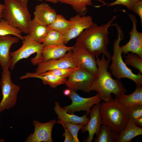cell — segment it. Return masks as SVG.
I'll return each mask as SVG.
<instances>
[{"label": "cell", "mask_w": 142, "mask_h": 142, "mask_svg": "<svg viewBox=\"0 0 142 142\" xmlns=\"http://www.w3.org/2000/svg\"><path fill=\"white\" fill-rule=\"evenodd\" d=\"M74 47H68L63 44L44 46L41 52L42 62L62 58Z\"/></svg>", "instance_id": "cell-18"}, {"label": "cell", "mask_w": 142, "mask_h": 142, "mask_svg": "<svg viewBox=\"0 0 142 142\" xmlns=\"http://www.w3.org/2000/svg\"><path fill=\"white\" fill-rule=\"evenodd\" d=\"M19 39L11 35L0 36V65L2 69H9L11 48L13 44L17 43Z\"/></svg>", "instance_id": "cell-17"}, {"label": "cell", "mask_w": 142, "mask_h": 142, "mask_svg": "<svg viewBox=\"0 0 142 142\" xmlns=\"http://www.w3.org/2000/svg\"><path fill=\"white\" fill-rule=\"evenodd\" d=\"M62 125L64 130V132L63 134V136L64 137V142H72L73 138L71 133L68 130L64 125V123L59 122L58 123Z\"/></svg>", "instance_id": "cell-35"}, {"label": "cell", "mask_w": 142, "mask_h": 142, "mask_svg": "<svg viewBox=\"0 0 142 142\" xmlns=\"http://www.w3.org/2000/svg\"><path fill=\"white\" fill-rule=\"evenodd\" d=\"M102 124H105L119 134L128 121L126 109L115 98L103 102L100 106Z\"/></svg>", "instance_id": "cell-4"}, {"label": "cell", "mask_w": 142, "mask_h": 142, "mask_svg": "<svg viewBox=\"0 0 142 142\" xmlns=\"http://www.w3.org/2000/svg\"><path fill=\"white\" fill-rule=\"evenodd\" d=\"M105 5L106 0H96ZM59 2L70 5L75 11L82 16L85 15L87 12V6L93 5L92 0H58Z\"/></svg>", "instance_id": "cell-24"}, {"label": "cell", "mask_w": 142, "mask_h": 142, "mask_svg": "<svg viewBox=\"0 0 142 142\" xmlns=\"http://www.w3.org/2000/svg\"><path fill=\"white\" fill-rule=\"evenodd\" d=\"M22 45L18 49L10 52V60L9 69L13 70L16 63L20 60L27 58L36 53V55L31 59L33 65L42 62L41 52L44 45L31 39L28 35L23 36Z\"/></svg>", "instance_id": "cell-6"}, {"label": "cell", "mask_w": 142, "mask_h": 142, "mask_svg": "<svg viewBox=\"0 0 142 142\" xmlns=\"http://www.w3.org/2000/svg\"><path fill=\"white\" fill-rule=\"evenodd\" d=\"M98 71L95 75L91 88V91L97 92L102 100L104 102L109 101L113 98L111 94H114L118 99L127 92L126 89L120 80L114 79L111 74L108 70L110 60H106L103 54L100 59L95 56Z\"/></svg>", "instance_id": "cell-2"}, {"label": "cell", "mask_w": 142, "mask_h": 142, "mask_svg": "<svg viewBox=\"0 0 142 142\" xmlns=\"http://www.w3.org/2000/svg\"><path fill=\"white\" fill-rule=\"evenodd\" d=\"M71 24L69 20L66 19L63 15L57 14L54 21L48 27L50 28L59 32L65 36L68 33Z\"/></svg>", "instance_id": "cell-26"}, {"label": "cell", "mask_w": 142, "mask_h": 142, "mask_svg": "<svg viewBox=\"0 0 142 142\" xmlns=\"http://www.w3.org/2000/svg\"><path fill=\"white\" fill-rule=\"evenodd\" d=\"M127 13L132 23L133 27L129 33V41L124 45L120 47L122 54H126L131 52L142 58V33L137 29V20L135 16Z\"/></svg>", "instance_id": "cell-11"}, {"label": "cell", "mask_w": 142, "mask_h": 142, "mask_svg": "<svg viewBox=\"0 0 142 142\" xmlns=\"http://www.w3.org/2000/svg\"><path fill=\"white\" fill-rule=\"evenodd\" d=\"M53 119L45 123L34 120L33 124L34 130L27 136L24 142H53L52 133L53 127L56 123Z\"/></svg>", "instance_id": "cell-12"}, {"label": "cell", "mask_w": 142, "mask_h": 142, "mask_svg": "<svg viewBox=\"0 0 142 142\" xmlns=\"http://www.w3.org/2000/svg\"><path fill=\"white\" fill-rule=\"evenodd\" d=\"M113 26L116 28L117 37L114 43L113 54L111 58L112 63L109 68L111 74L117 79L127 78L133 81L136 85H142V73L139 72L137 74L134 73L123 60L120 45V41L124 37L121 28L116 23L113 24Z\"/></svg>", "instance_id": "cell-3"}, {"label": "cell", "mask_w": 142, "mask_h": 142, "mask_svg": "<svg viewBox=\"0 0 142 142\" xmlns=\"http://www.w3.org/2000/svg\"><path fill=\"white\" fill-rule=\"evenodd\" d=\"M39 1H45L46 2H50L53 3L55 4L58 3V0H37Z\"/></svg>", "instance_id": "cell-38"}, {"label": "cell", "mask_w": 142, "mask_h": 142, "mask_svg": "<svg viewBox=\"0 0 142 142\" xmlns=\"http://www.w3.org/2000/svg\"><path fill=\"white\" fill-rule=\"evenodd\" d=\"M139 0H116L110 3H106L105 5L110 7L115 5H121L126 6L128 10L132 11L135 4Z\"/></svg>", "instance_id": "cell-33"}, {"label": "cell", "mask_w": 142, "mask_h": 142, "mask_svg": "<svg viewBox=\"0 0 142 142\" xmlns=\"http://www.w3.org/2000/svg\"><path fill=\"white\" fill-rule=\"evenodd\" d=\"M132 11L139 16L142 26V0H139L135 4Z\"/></svg>", "instance_id": "cell-34"}, {"label": "cell", "mask_w": 142, "mask_h": 142, "mask_svg": "<svg viewBox=\"0 0 142 142\" xmlns=\"http://www.w3.org/2000/svg\"><path fill=\"white\" fill-rule=\"evenodd\" d=\"M72 58L76 67L95 75L98 71L96 57L86 49L75 47L72 50Z\"/></svg>", "instance_id": "cell-10"}, {"label": "cell", "mask_w": 142, "mask_h": 142, "mask_svg": "<svg viewBox=\"0 0 142 142\" xmlns=\"http://www.w3.org/2000/svg\"><path fill=\"white\" fill-rule=\"evenodd\" d=\"M69 20L72 24L65 36V44L71 40L77 38L84 29L94 23L93 18L90 16H82L78 14L70 17Z\"/></svg>", "instance_id": "cell-13"}, {"label": "cell", "mask_w": 142, "mask_h": 142, "mask_svg": "<svg viewBox=\"0 0 142 142\" xmlns=\"http://www.w3.org/2000/svg\"><path fill=\"white\" fill-rule=\"evenodd\" d=\"M95 75L85 70L77 67L67 77L65 84L67 88L77 92L80 90L88 93Z\"/></svg>", "instance_id": "cell-8"}, {"label": "cell", "mask_w": 142, "mask_h": 142, "mask_svg": "<svg viewBox=\"0 0 142 142\" xmlns=\"http://www.w3.org/2000/svg\"><path fill=\"white\" fill-rule=\"evenodd\" d=\"M117 99L126 108L136 105H142L141 85H136L135 90L132 93L129 95L124 94L120 98Z\"/></svg>", "instance_id": "cell-23"}, {"label": "cell", "mask_w": 142, "mask_h": 142, "mask_svg": "<svg viewBox=\"0 0 142 142\" xmlns=\"http://www.w3.org/2000/svg\"><path fill=\"white\" fill-rule=\"evenodd\" d=\"M22 32L18 29L14 28L8 24L3 18L0 20V36L11 35L16 36L19 39H24Z\"/></svg>", "instance_id": "cell-29"}, {"label": "cell", "mask_w": 142, "mask_h": 142, "mask_svg": "<svg viewBox=\"0 0 142 142\" xmlns=\"http://www.w3.org/2000/svg\"><path fill=\"white\" fill-rule=\"evenodd\" d=\"M3 18L11 26L28 34V25L31 19L27 6L22 0H4Z\"/></svg>", "instance_id": "cell-5"}, {"label": "cell", "mask_w": 142, "mask_h": 142, "mask_svg": "<svg viewBox=\"0 0 142 142\" xmlns=\"http://www.w3.org/2000/svg\"><path fill=\"white\" fill-rule=\"evenodd\" d=\"M37 65L35 73L37 74H41L53 69L76 67L73 59L72 50L68 52L62 58L49 60Z\"/></svg>", "instance_id": "cell-15"}, {"label": "cell", "mask_w": 142, "mask_h": 142, "mask_svg": "<svg viewBox=\"0 0 142 142\" xmlns=\"http://www.w3.org/2000/svg\"><path fill=\"white\" fill-rule=\"evenodd\" d=\"M28 36L33 40L41 43L49 31V28L47 26L40 24L31 19L28 25Z\"/></svg>", "instance_id": "cell-21"}, {"label": "cell", "mask_w": 142, "mask_h": 142, "mask_svg": "<svg viewBox=\"0 0 142 142\" xmlns=\"http://www.w3.org/2000/svg\"><path fill=\"white\" fill-rule=\"evenodd\" d=\"M5 7L4 4L0 3V20L3 18V12Z\"/></svg>", "instance_id": "cell-36"}, {"label": "cell", "mask_w": 142, "mask_h": 142, "mask_svg": "<svg viewBox=\"0 0 142 142\" xmlns=\"http://www.w3.org/2000/svg\"><path fill=\"white\" fill-rule=\"evenodd\" d=\"M33 19L39 23L48 26L55 20L57 13L49 4L43 3L37 5L33 13Z\"/></svg>", "instance_id": "cell-16"}, {"label": "cell", "mask_w": 142, "mask_h": 142, "mask_svg": "<svg viewBox=\"0 0 142 142\" xmlns=\"http://www.w3.org/2000/svg\"><path fill=\"white\" fill-rule=\"evenodd\" d=\"M142 134V127L128 121L124 129L118 134L116 142H131L134 138Z\"/></svg>", "instance_id": "cell-22"}, {"label": "cell", "mask_w": 142, "mask_h": 142, "mask_svg": "<svg viewBox=\"0 0 142 142\" xmlns=\"http://www.w3.org/2000/svg\"><path fill=\"white\" fill-rule=\"evenodd\" d=\"M100 103L94 105L91 108L89 113V120L87 123L81 129L82 133L87 131L88 133V138L84 141L91 142L95 134L96 136L100 129L102 125V118L100 110Z\"/></svg>", "instance_id": "cell-14"}, {"label": "cell", "mask_w": 142, "mask_h": 142, "mask_svg": "<svg viewBox=\"0 0 142 142\" xmlns=\"http://www.w3.org/2000/svg\"></svg>", "instance_id": "cell-41"}, {"label": "cell", "mask_w": 142, "mask_h": 142, "mask_svg": "<svg viewBox=\"0 0 142 142\" xmlns=\"http://www.w3.org/2000/svg\"><path fill=\"white\" fill-rule=\"evenodd\" d=\"M118 134L107 125L102 124L95 142H116Z\"/></svg>", "instance_id": "cell-25"}, {"label": "cell", "mask_w": 142, "mask_h": 142, "mask_svg": "<svg viewBox=\"0 0 142 142\" xmlns=\"http://www.w3.org/2000/svg\"><path fill=\"white\" fill-rule=\"evenodd\" d=\"M63 123L65 126L67 128L72 135L73 138L72 142H80L78 138V133L79 130L84 125L80 124H75L68 122Z\"/></svg>", "instance_id": "cell-31"}, {"label": "cell", "mask_w": 142, "mask_h": 142, "mask_svg": "<svg viewBox=\"0 0 142 142\" xmlns=\"http://www.w3.org/2000/svg\"><path fill=\"white\" fill-rule=\"evenodd\" d=\"M2 98L0 102V113L9 110L16 104L20 87L14 83L8 68L2 69L0 82Z\"/></svg>", "instance_id": "cell-7"}, {"label": "cell", "mask_w": 142, "mask_h": 142, "mask_svg": "<svg viewBox=\"0 0 142 142\" xmlns=\"http://www.w3.org/2000/svg\"><path fill=\"white\" fill-rule=\"evenodd\" d=\"M128 121L142 127V105H135L126 108Z\"/></svg>", "instance_id": "cell-28"}, {"label": "cell", "mask_w": 142, "mask_h": 142, "mask_svg": "<svg viewBox=\"0 0 142 142\" xmlns=\"http://www.w3.org/2000/svg\"><path fill=\"white\" fill-rule=\"evenodd\" d=\"M117 16H114L106 23L100 26L93 23L77 37L74 46L83 48L96 56L104 54L111 60V55L107 47L109 43L108 28Z\"/></svg>", "instance_id": "cell-1"}, {"label": "cell", "mask_w": 142, "mask_h": 142, "mask_svg": "<svg viewBox=\"0 0 142 142\" xmlns=\"http://www.w3.org/2000/svg\"><path fill=\"white\" fill-rule=\"evenodd\" d=\"M54 111L58 115L59 119L56 123L59 122L70 123L75 124H82L85 125L88 122L89 118L87 117L86 114L81 116H79L73 114H70L66 111L57 102H55Z\"/></svg>", "instance_id": "cell-19"}, {"label": "cell", "mask_w": 142, "mask_h": 142, "mask_svg": "<svg viewBox=\"0 0 142 142\" xmlns=\"http://www.w3.org/2000/svg\"><path fill=\"white\" fill-rule=\"evenodd\" d=\"M125 56L124 61L127 65L132 67L142 73V58L137 54L128 53Z\"/></svg>", "instance_id": "cell-30"}, {"label": "cell", "mask_w": 142, "mask_h": 142, "mask_svg": "<svg viewBox=\"0 0 142 142\" xmlns=\"http://www.w3.org/2000/svg\"><path fill=\"white\" fill-rule=\"evenodd\" d=\"M23 3L26 5L27 6V4L29 0H22Z\"/></svg>", "instance_id": "cell-39"}, {"label": "cell", "mask_w": 142, "mask_h": 142, "mask_svg": "<svg viewBox=\"0 0 142 142\" xmlns=\"http://www.w3.org/2000/svg\"><path fill=\"white\" fill-rule=\"evenodd\" d=\"M68 97L71 100L72 102L70 104L62 108L66 111L69 113L73 114L77 111H83L86 112L87 116L89 114L91 108L94 105L100 103L102 100L98 94L92 97L84 98L79 95L76 92L72 90Z\"/></svg>", "instance_id": "cell-9"}, {"label": "cell", "mask_w": 142, "mask_h": 142, "mask_svg": "<svg viewBox=\"0 0 142 142\" xmlns=\"http://www.w3.org/2000/svg\"><path fill=\"white\" fill-rule=\"evenodd\" d=\"M30 78L40 79L45 85H48L53 89L55 88L60 85L65 84L67 78L66 77H59L52 75H42L35 72H27L21 76L20 79Z\"/></svg>", "instance_id": "cell-20"}, {"label": "cell", "mask_w": 142, "mask_h": 142, "mask_svg": "<svg viewBox=\"0 0 142 142\" xmlns=\"http://www.w3.org/2000/svg\"><path fill=\"white\" fill-rule=\"evenodd\" d=\"M71 90L69 88H67L65 89L63 92L64 95L66 96H68L71 92Z\"/></svg>", "instance_id": "cell-37"}, {"label": "cell", "mask_w": 142, "mask_h": 142, "mask_svg": "<svg viewBox=\"0 0 142 142\" xmlns=\"http://www.w3.org/2000/svg\"><path fill=\"white\" fill-rule=\"evenodd\" d=\"M41 43L44 45L65 44V36L59 32L50 28Z\"/></svg>", "instance_id": "cell-27"}, {"label": "cell", "mask_w": 142, "mask_h": 142, "mask_svg": "<svg viewBox=\"0 0 142 142\" xmlns=\"http://www.w3.org/2000/svg\"><path fill=\"white\" fill-rule=\"evenodd\" d=\"M4 139H0V142H4Z\"/></svg>", "instance_id": "cell-40"}, {"label": "cell", "mask_w": 142, "mask_h": 142, "mask_svg": "<svg viewBox=\"0 0 142 142\" xmlns=\"http://www.w3.org/2000/svg\"><path fill=\"white\" fill-rule=\"evenodd\" d=\"M77 67H76L53 69L48 70L40 74H50L57 76L68 77L77 68Z\"/></svg>", "instance_id": "cell-32"}]
</instances>
